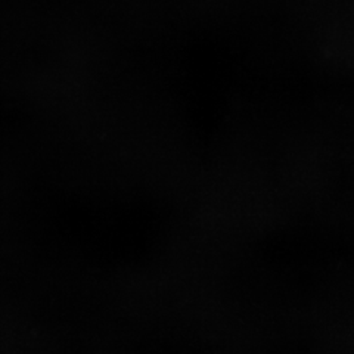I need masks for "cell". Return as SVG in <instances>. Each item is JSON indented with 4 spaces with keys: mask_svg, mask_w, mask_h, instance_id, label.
<instances>
[]
</instances>
